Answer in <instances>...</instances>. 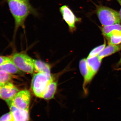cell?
Returning <instances> with one entry per match:
<instances>
[{
    "label": "cell",
    "instance_id": "obj_10",
    "mask_svg": "<svg viewBox=\"0 0 121 121\" xmlns=\"http://www.w3.org/2000/svg\"><path fill=\"white\" fill-rule=\"evenodd\" d=\"M0 70L4 71L11 74L22 75L23 73L17 67L11 58L4 64L0 65Z\"/></svg>",
    "mask_w": 121,
    "mask_h": 121
},
{
    "label": "cell",
    "instance_id": "obj_7",
    "mask_svg": "<svg viewBox=\"0 0 121 121\" xmlns=\"http://www.w3.org/2000/svg\"><path fill=\"white\" fill-rule=\"evenodd\" d=\"M19 91L18 88L11 82L7 83L0 87V99L7 103L13 99Z\"/></svg>",
    "mask_w": 121,
    "mask_h": 121
},
{
    "label": "cell",
    "instance_id": "obj_17",
    "mask_svg": "<svg viewBox=\"0 0 121 121\" xmlns=\"http://www.w3.org/2000/svg\"><path fill=\"white\" fill-rule=\"evenodd\" d=\"M12 79V74L0 70V87L7 83L10 82Z\"/></svg>",
    "mask_w": 121,
    "mask_h": 121
},
{
    "label": "cell",
    "instance_id": "obj_1",
    "mask_svg": "<svg viewBox=\"0 0 121 121\" xmlns=\"http://www.w3.org/2000/svg\"><path fill=\"white\" fill-rule=\"evenodd\" d=\"M9 11L15 21L14 36L20 27L25 29V22L30 15L38 17L39 13L36 9L31 5L29 0L19 1L7 0Z\"/></svg>",
    "mask_w": 121,
    "mask_h": 121
},
{
    "label": "cell",
    "instance_id": "obj_8",
    "mask_svg": "<svg viewBox=\"0 0 121 121\" xmlns=\"http://www.w3.org/2000/svg\"><path fill=\"white\" fill-rule=\"evenodd\" d=\"M12 117V121H29V109L22 110L13 106H9Z\"/></svg>",
    "mask_w": 121,
    "mask_h": 121
},
{
    "label": "cell",
    "instance_id": "obj_5",
    "mask_svg": "<svg viewBox=\"0 0 121 121\" xmlns=\"http://www.w3.org/2000/svg\"><path fill=\"white\" fill-rule=\"evenodd\" d=\"M31 97L30 92L27 90L19 91L7 104L8 106H13L20 109H29Z\"/></svg>",
    "mask_w": 121,
    "mask_h": 121
},
{
    "label": "cell",
    "instance_id": "obj_19",
    "mask_svg": "<svg viewBox=\"0 0 121 121\" xmlns=\"http://www.w3.org/2000/svg\"><path fill=\"white\" fill-rule=\"evenodd\" d=\"M0 121H12V117L11 112L4 114L0 117Z\"/></svg>",
    "mask_w": 121,
    "mask_h": 121
},
{
    "label": "cell",
    "instance_id": "obj_15",
    "mask_svg": "<svg viewBox=\"0 0 121 121\" xmlns=\"http://www.w3.org/2000/svg\"><path fill=\"white\" fill-rule=\"evenodd\" d=\"M106 37L109 44L118 45L121 43V30H114Z\"/></svg>",
    "mask_w": 121,
    "mask_h": 121
},
{
    "label": "cell",
    "instance_id": "obj_2",
    "mask_svg": "<svg viewBox=\"0 0 121 121\" xmlns=\"http://www.w3.org/2000/svg\"><path fill=\"white\" fill-rule=\"evenodd\" d=\"M53 79L51 75L40 73L34 74L31 83L34 95L37 97L43 98L48 85Z\"/></svg>",
    "mask_w": 121,
    "mask_h": 121
},
{
    "label": "cell",
    "instance_id": "obj_21",
    "mask_svg": "<svg viewBox=\"0 0 121 121\" xmlns=\"http://www.w3.org/2000/svg\"><path fill=\"white\" fill-rule=\"evenodd\" d=\"M119 15H120V18H121V10H120V12H119Z\"/></svg>",
    "mask_w": 121,
    "mask_h": 121
},
{
    "label": "cell",
    "instance_id": "obj_14",
    "mask_svg": "<svg viewBox=\"0 0 121 121\" xmlns=\"http://www.w3.org/2000/svg\"><path fill=\"white\" fill-rule=\"evenodd\" d=\"M57 86V83L53 79L48 85L43 99L47 100L53 99L56 93Z\"/></svg>",
    "mask_w": 121,
    "mask_h": 121
},
{
    "label": "cell",
    "instance_id": "obj_4",
    "mask_svg": "<svg viewBox=\"0 0 121 121\" xmlns=\"http://www.w3.org/2000/svg\"><path fill=\"white\" fill-rule=\"evenodd\" d=\"M12 61L22 72L32 74L35 71L33 59L24 53H16L10 57Z\"/></svg>",
    "mask_w": 121,
    "mask_h": 121
},
{
    "label": "cell",
    "instance_id": "obj_6",
    "mask_svg": "<svg viewBox=\"0 0 121 121\" xmlns=\"http://www.w3.org/2000/svg\"><path fill=\"white\" fill-rule=\"evenodd\" d=\"M59 11L63 19L67 24L69 31L73 32L76 29V24L80 22L81 19L77 17L69 6L63 5L59 8Z\"/></svg>",
    "mask_w": 121,
    "mask_h": 121
},
{
    "label": "cell",
    "instance_id": "obj_13",
    "mask_svg": "<svg viewBox=\"0 0 121 121\" xmlns=\"http://www.w3.org/2000/svg\"><path fill=\"white\" fill-rule=\"evenodd\" d=\"M87 62L92 73L95 76L99 69L102 60L98 56L86 59Z\"/></svg>",
    "mask_w": 121,
    "mask_h": 121
},
{
    "label": "cell",
    "instance_id": "obj_16",
    "mask_svg": "<svg viewBox=\"0 0 121 121\" xmlns=\"http://www.w3.org/2000/svg\"><path fill=\"white\" fill-rule=\"evenodd\" d=\"M115 30H121V25L120 24H115L109 26H104L102 28L103 35L105 37L113 31Z\"/></svg>",
    "mask_w": 121,
    "mask_h": 121
},
{
    "label": "cell",
    "instance_id": "obj_20",
    "mask_svg": "<svg viewBox=\"0 0 121 121\" xmlns=\"http://www.w3.org/2000/svg\"><path fill=\"white\" fill-rule=\"evenodd\" d=\"M10 59H11L10 57L0 56V65L4 64L7 61H8Z\"/></svg>",
    "mask_w": 121,
    "mask_h": 121
},
{
    "label": "cell",
    "instance_id": "obj_3",
    "mask_svg": "<svg viewBox=\"0 0 121 121\" xmlns=\"http://www.w3.org/2000/svg\"><path fill=\"white\" fill-rule=\"evenodd\" d=\"M97 15L103 26L121 23L119 13L108 7H99L97 9Z\"/></svg>",
    "mask_w": 121,
    "mask_h": 121
},
{
    "label": "cell",
    "instance_id": "obj_12",
    "mask_svg": "<svg viewBox=\"0 0 121 121\" xmlns=\"http://www.w3.org/2000/svg\"><path fill=\"white\" fill-rule=\"evenodd\" d=\"M121 49V45L109 44L105 48L98 56L101 59L119 51Z\"/></svg>",
    "mask_w": 121,
    "mask_h": 121
},
{
    "label": "cell",
    "instance_id": "obj_23",
    "mask_svg": "<svg viewBox=\"0 0 121 121\" xmlns=\"http://www.w3.org/2000/svg\"><path fill=\"white\" fill-rule=\"evenodd\" d=\"M14 0L19 1H23L26 0Z\"/></svg>",
    "mask_w": 121,
    "mask_h": 121
},
{
    "label": "cell",
    "instance_id": "obj_22",
    "mask_svg": "<svg viewBox=\"0 0 121 121\" xmlns=\"http://www.w3.org/2000/svg\"><path fill=\"white\" fill-rule=\"evenodd\" d=\"M121 64V59H120V60H119V62H118V65H120V64Z\"/></svg>",
    "mask_w": 121,
    "mask_h": 121
},
{
    "label": "cell",
    "instance_id": "obj_11",
    "mask_svg": "<svg viewBox=\"0 0 121 121\" xmlns=\"http://www.w3.org/2000/svg\"><path fill=\"white\" fill-rule=\"evenodd\" d=\"M33 62L35 70L37 73L51 75V67L48 64L38 60H33Z\"/></svg>",
    "mask_w": 121,
    "mask_h": 121
},
{
    "label": "cell",
    "instance_id": "obj_18",
    "mask_svg": "<svg viewBox=\"0 0 121 121\" xmlns=\"http://www.w3.org/2000/svg\"><path fill=\"white\" fill-rule=\"evenodd\" d=\"M106 45V43H105L95 48L90 52L87 58H91L98 56L103 50H104V48L105 47Z\"/></svg>",
    "mask_w": 121,
    "mask_h": 121
},
{
    "label": "cell",
    "instance_id": "obj_9",
    "mask_svg": "<svg viewBox=\"0 0 121 121\" xmlns=\"http://www.w3.org/2000/svg\"><path fill=\"white\" fill-rule=\"evenodd\" d=\"M79 68L81 73L84 78V87L91 82L94 76L91 71L87 62L86 59L81 60L79 62Z\"/></svg>",
    "mask_w": 121,
    "mask_h": 121
}]
</instances>
